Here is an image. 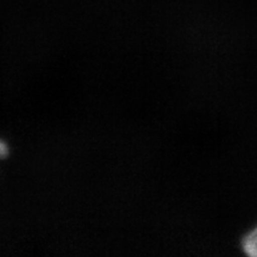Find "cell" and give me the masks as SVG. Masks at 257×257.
Listing matches in <instances>:
<instances>
[{
  "label": "cell",
  "instance_id": "obj_1",
  "mask_svg": "<svg viewBox=\"0 0 257 257\" xmlns=\"http://www.w3.org/2000/svg\"><path fill=\"white\" fill-rule=\"evenodd\" d=\"M243 249L246 255L257 257V229L248 234L243 242Z\"/></svg>",
  "mask_w": 257,
  "mask_h": 257
},
{
  "label": "cell",
  "instance_id": "obj_2",
  "mask_svg": "<svg viewBox=\"0 0 257 257\" xmlns=\"http://www.w3.org/2000/svg\"><path fill=\"white\" fill-rule=\"evenodd\" d=\"M6 155H8V147H6V144L4 142L0 141V159H3V157H5Z\"/></svg>",
  "mask_w": 257,
  "mask_h": 257
}]
</instances>
